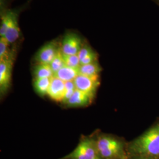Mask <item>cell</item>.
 I'll return each mask as SVG.
<instances>
[{"mask_svg":"<svg viewBox=\"0 0 159 159\" xmlns=\"http://www.w3.org/2000/svg\"><path fill=\"white\" fill-rule=\"evenodd\" d=\"M51 81V77L35 79L34 84L35 91L41 96L47 94Z\"/></svg>","mask_w":159,"mask_h":159,"instance_id":"obj_14","label":"cell"},{"mask_svg":"<svg viewBox=\"0 0 159 159\" xmlns=\"http://www.w3.org/2000/svg\"><path fill=\"white\" fill-rule=\"evenodd\" d=\"M130 157L159 159V121L127 146Z\"/></svg>","mask_w":159,"mask_h":159,"instance_id":"obj_1","label":"cell"},{"mask_svg":"<svg viewBox=\"0 0 159 159\" xmlns=\"http://www.w3.org/2000/svg\"><path fill=\"white\" fill-rule=\"evenodd\" d=\"M79 74V68H72L66 66L53 74V76L64 82H67L73 81Z\"/></svg>","mask_w":159,"mask_h":159,"instance_id":"obj_11","label":"cell"},{"mask_svg":"<svg viewBox=\"0 0 159 159\" xmlns=\"http://www.w3.org/2000/svg\"><path fill=\"white\" fill-rule=\"evenodd\" d=\"M9 11H7L1 18V22L0 25V37H4L6 35L9 24Z\"/></svg>","mask_w":159,"mask_h":159,"instance_id":"obj_19","label":"cell"},{"mask_svg":"<svg viewBox=\"0 0 159 159\" xmlns=\"http://www.w3.org/2000/svg\"><path fill=\"white\" fill-rule=\"evenodd\" d=\"M94 96L90 94L76 89L73 95L68 100L66 105L70 107L87 106L91 103Z\"/></svg>","mask_w":159,"mask_h":159,"instance_id":"obj_10","label":"cell"},{"mask_svg":"<svg viewBox=\"0 0 159 159\" xmlns=\"http://www.w3.org/2000/svg\"><path fill=\"white\" fill-rule=\"evenodd\" d=\"M66 94L65 82L52 76L47 95L56 102H63Z\"/></svg>","mask_w":159,"mask_h":159,"instance_id":"obj_8","label":"cell"},{"mask_svg":"<svg viewBox=\"0 0 159 159\" xmlns=\"http://www.w3.org/2000/svg\"><path fill=\"white\" fill-rule=\"evenodd\" d=\"M93 51V50H92V48L90 46H87V45L82 46L81 48L80 49V50L77 54L79 57L80 61L83 59H84L85 57H87L88 55H89Z\"/></svg>","mask_w":159,"mask_h":159,"instance_id":"obj_20","label":"cell"},{"mask_svg":"<svg viewBox=\"0 0 159 159\" xmlns=\"http://www.w3.org/2000/svg\"><path fill=\"white\" fill-rule=\"evenodd\" d=\"M98 156L96 140L87 137L79 143L71 153L59 159H96Z\"/></svg>","mask_w":159,"mask_h":159,"instance_id":"obj_3","label":"cell"},{"mask_svg":"<svg viewBox=\"0 0 159 159\" xmlns=\"http://www.w3.org/2000/svg\"><path fill=\"white\" fill-rule=\"evenodd\" d=\"M102 68L97 61L85 65H81L79 67V74L86 76H99Z\"/></svg>","mask_w":159,"mask_h":159,"instance_id":"obj_12","label":"cell"},{"mask_svg":"<svg viewBox=\"0 0 159 159\" xmlns=\"http://www.w3.org/2000/svg\"><path fill=\"white\" fill-rule=\"evenodd\" d=\"M13 60L0 61V91L4 94L10 87L11 80Z\"/></svg>","mask_w":159,"mask_h":159,"instance_id":"obj_7","label":"cell"},{"mask_svg":"<svg viewBox=\"0 0 159 159\" xmlns=\"http://www.w3.org/2000/svg\"><path fill=\"white\" fill-rule=\"evenodd\" d=\"M98 156L102 159H129L125 143L113 137L101 136L96 140Z\"/></svg>","mask_w":159,"mask_h":159,"instance_id":"obj_2","label":"cell"},{"mask_svg":"<svg viewBox=\"0 0 159 159\" xmlns=\"http://www.w3.org/2000/svg\"><path fill=\"white\" fill-rule=\"evenodd\" d=\"M66 66L72 68H79L80 66V60L78 55H64L63 54Z\"/></svg>","mask_w":159,"mask_h":159,"instance_id":"obj_17","label":"cell"},{"mask_svg":"<svg viewBox=\"0 0 159 159\" xmlns=\"http://www.w3.org/2000/svg\"><path fill=\"white\" fill-rule=\"evenodd\" d=\"M82 46V40L79 36L73 33H70L64 36L60 49L64 55H77Z\"/></svg>","mask_w":159,"mask_h":159,"instance_id":"obj_6","label":"cell"},{"mask_svg":"<svg viewBox=\"0 0 159 159\" xmlns=\"http://www.w3.org/2000/svg\"><path fill=\"white\" fill-rule=\"evenodd\" d=\"M65 87H66V94L62 102L64 103V104H66L67 103L68 100L73 95L74 92L76 90L74 80L65 82Z\"/></svg>","mask_w":159,"mask_h":159,"instance_id":"obj_18","label":"cell"},{"mask_svg":"<svg viewBox=\"0 0 159 159\" xmlns=\"http://www.w3.org/2000/svg\"><path fill=\"white\" fill-rule=\"evenodd\" d=\"M60 50V47L56 40L48 42L37 52L35 60L37 64H50Z\"/></svg>","mask_w":159,"mask_h":159,"instance_id":"obj_4","label":"cell"},{"mask_svg":"<svg viewBox=\"0 0 159 159\" xmlns=\"http://www.w3.org/2000/svg\"><path fill=\"white\" fill-rule=\"evenodd\" d=\"M96 159H102V158H101L99 156H98L96 158Z\"/></svg>","mask_w":159,"mask_h":159,"instance_id":"obj_23","label":"cell"},{"mask_svg":"<svg viewBox=\"0 0 159 159\" xmlns=\"http://www.w3.org/2000/svg\"><path fill=\"white\" fill-rule=\"evenodd\" d=\"M129 159H152L150 158H146V157H130Z\"/></svg>","mask_w":159,"mask_h":159,"instance_id":"obj_22","label":"cell"},{"mask_svg":"<svg viewBox=\"0 0 159 159\" xmlns=\"http://www.w3.org/2000/svg\"><path fill=\"white\" fill-rule=\"evenodd\" d=\"M76 89L80 91L95 95L97 87L100 84L99 76H86L79 74L74 79Z\"/></svg>","mask_w":159,"mask_h":159,"instance_id":"obj_5","label":"cell"},{"mask_svg":"<svg viewBox=\"0 0 159 159\" xmlns=\"http://www.w3.org/2000/svg\"><path fill=\"white\" fill-rule=\"evenodd\" d=\"M53 74L50 64H37L34 67V75L35 79L50 78Z\"/></svg>","mask_w":159,"mask_h":159,"instance_id":"obj_13","label":"cell"},{"mask_svg":"<svg viewBox=\"0 0 159 159\" xmlns=\"http://www.w3.org/2000/svg\"><path fill=\"white\" fill-rule=\"evenodd\" d=\"M8 11L10 15L9 24L4 38L10 44H11L15 43L20 37V30L18 23L17 13L12 11Z\"/></svg>","mask_w":159,"mask_h":159,"instance_id":"obj_9","label":"cell"},{"mask_svg":"<svg viewBox=\"0 0 159 159\" xmlns=\"http://www.w3.org/2000/svg\"><path fill=\"white\" fill-rule=\"evenodd\" d=\"M97 54L93 51L89 55H88L87 57H85L84 59H83L80 61V64L85 65V64H88L90 63H94L97 61Z\"/></svg>","mask_w":159,"mask_h":159,"instance_id":"obj_21","label":"cell"},{"mask_svg":"<svg viewBox=\"0 0 159 159\" xmlns=\"http://www.w3.org/2000/svg\"></svg>","mask_w":159,"mask_h":159,"instance_id":"obj_24","label":"cell"},{"mask_svg":"<svg viewBox=\"0 0 159 159\" xmlns=\"http://www.w3.org/2000/svg\"><path fill=\"white\" fill-rule=\"evenodd\" d=\"M9 46L10 44L4 37H0V61L12 60V54Z\"/></svg>","mask_w":159,"mask_h":159,"instance_id":"obj_15","label":"cell"},{"mask_svg":"<svg viewBox=\"0 0 159 159\" xmlns=\"http://www.w3.org/2000/svg\"><path fill=\"white\" fill-rule=\"evenodd\" d=\"M50 66L53 73H56L58 70L66 66V63L63 57V53L61 51V49L57 52L56 56L52 60Z\"/></svg>","mask_w":159,"mask_h":159,"instance_id":"obj_16","label":"cell"}]
</instances>
